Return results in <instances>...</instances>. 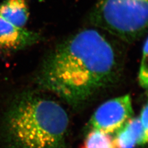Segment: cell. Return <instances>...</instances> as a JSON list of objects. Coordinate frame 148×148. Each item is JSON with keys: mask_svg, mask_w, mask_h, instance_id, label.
Returning <instances> with one entry per match:
<instances>
[{"mask_svg": "<svg viewBox=\"0 0 148 148\" xmlns=\"http://www.w3.org/2000/svg\"><path fill=\"white\" fill-rule=\"evenodd\" d=\"M39 34L17 27L0 16V49L16 51L38 43Z\"/></svg>", "mask_w": 148, "mask_h": 148, "instance_id": "obj_5", "label": "cell"}, {"mask_svg": "<svg viewBox=\"0 0 148 148\" xmlns=\"http://www.w3.org/2000/svg\"><path fill=\"white\" fill-rule=\"evenodd\" d=\"M80 148H117L114 138L110 134L92 129L87 134Z\"/></svg>", "mask_w": 148, "mask_h": 148, "instance_id": "obj_8", "label": "cell"}, {"mask_svg": "<svg viewBox=\"0 0 148 148\" xmlns=\"http://www.w3.org/2000/svg\"><path fill=\"white\" fill-rule=\"evenodd\" d=\"M139 83L141 87L148 88V38L143 51L142 59L138 74Z\"/></svg>", "mask_w": 148, "mask_h": 148, "instance_id": "obj_9", "label": "cell"}, {"mask_svg": "<svg viewBox=\"0 0 148 148\" xmlns=\"http://www.w3.org/2000/svg\"><path fill=\"white\" fill-rule=\"evenodd\" d=\"M68 125V115L61 105L27 94L9 110L5 132L12 148H63Z\"/></svg>", "mask_w": 148, "mask_h": 148, "instance_id": "obj_2", "label": "cell"}, {"mask_svg": "<svg viewBox=\"0 0 148 148\" xmlns=\"http://www.w3.org/2000/svg\"><path fill=\"white\" fill-rule=\"evenodd\" d=\"M90 19L95 27L133 43L148 28V0H99Z\"/></svg>", "mask_w": 148, "mask_h": 148, "instance_id": "obj_3", "label": "cell"}, {"mask_svg": "<svg viewBox=\"0 0 148 148\" xmlns=\"http://www.w3.org/2000/svg\"><path fill=\"white\" fill-rule=\"evenodd\" d=\"M117 148H135L146 144L145 130L140 118L132 117L117 132L114 138Z\"/></svg>", "mask_w": 148, "mask_h": 148, "instance_id": "obj_6", "label": "cell"}, {"mask_svg": "<svg viewBox=\"0 0 148 148\" xmlns=\"http://www.w3.org/2000/svg\"><path fill=\"white\" fill-rule=\"evenodd\" d=\"M120 71L112 43L95 29H84L56 46L38 77L43 88L69 104L86 103L112 84Z\"/></svg>", "mask_w": 148, "mask_h": 148, "instance_id": "obj_1", "label": "cell"}, {"mask_svg": "<svg viewBox=\"0 0 148 148\" xmlns=\"http://www.w3.org/2000/svg\"><path fill=\"white\" fill-rule=\"evenodd\" d=\"M140 121L142 123L143 128L145 130L146 140L147 143H148V102L143 108L141 115H140Z\"/></svg>", "mask_w": 148, "mask_h": 148, "instance_id": "obj_10", "label": "cell"}, {"mask_svg": "<svg viewBox=\"0 0 148 148\" xmlns=\"http://www.w3.org/2000/svg\"><path fill=\"white\" fill-rule=\"evenodd\" d=\"M132 98L126 95L105 102L96 110L89 122L92 129L106 133L117 132L132 118Z\"/></svg>", "mask_w": 148, "mask_h": 148, "instance_id": "obj_4", "label": "cell"}, {"mask_svg": "<svg viewBox=\"0 0 148 148\" xmlns=\"http://www.w3.org/2000/svg\"><path fill=\"white\" fill-rule=\"evenodd\" d=\"M29 16L26 0H5L0 4V16L17 27H24Z\"/></svg>", "mask_w": 148, "mask_h": 148, "instance_id": "obj_7", "label": "cell"}]
</instances>
